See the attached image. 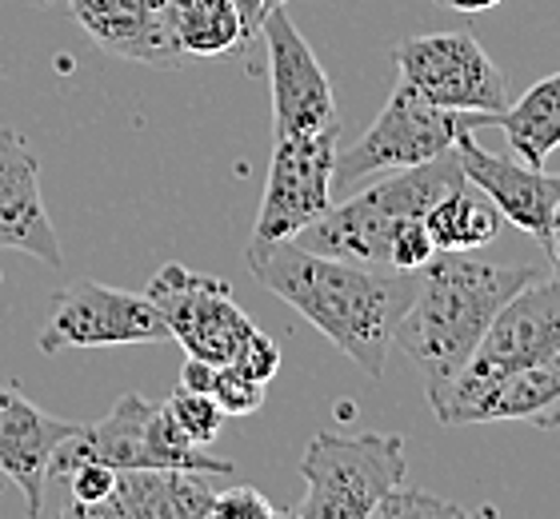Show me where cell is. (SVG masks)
Wrapping results in <instances>:
<instances>
[{
    "label": "cell",
    "mask_w": 560,
    "mask_h": 519,
    "mask_svg": "<svg viewBox=\"0 0 560 519\" xmlns=\"http://www.w3.org/2000/svg\"><path fill=\"white\" fill-rule=\"evenodd\" d=\"M245 260L260 288L301 311L357 368L385 376L397 320L417 292L412 272L349 264L337 256L308 252L296 240H253Z\"/></svg>",
    "instance_id": "obj_1"
},
{
    "label": "cell",
    "mask_w": 560,
    "mask_h": 519,
    "mask_svg": "<svg viewBox=\"0 0 560 519\" xmlns=\"http://www.w3.org/2000/svg\"><path fill=\"white\" fill-rule=\"evenodd\" d=\"M420 272L424 276L397 320L393 347L417 364L424 396L436 404L472 359L492 316L549 272L540 264H492L472 252H436Z\"/></svg>",
    "instance_id": "obj_2"
},
{
    "label": "cell",
    "mask_w": 560,
    "mask_h": 519,
    "mask_svg": "<svg viewBox=\"0 0 560 519\" xmlns=\"http://www.w3.org/2000/svg\"><path fill=\"white\" fill-rule=\"evenodd\" d=\"M465 185V173L456 164V152L448 149L444 156L429 164H412L400 168L381 185L364 188L352 200L328 204L313 224H304L292 240L308 248V252H325L337 260L364 268H388V248L409 220H424L444 192Z\"/></svg>",
    "instance_id": "obj_3"
},
{
    "label": "cell",
    "mask_w": 560,
    "mask_h": 519,
    "mask_svg": "<svg viewBox=\"0 0 560 519\" xmlns=\"http://www.w3.org/2000/svg\"><path fill=\"white\" fill-rule=\"evenodd\" d=\"M108 463V468H185L205 475H233V463L209 456L173 424L164 404H152L140 392H125L105 420L81 424L57 448L48 463V480H60L72 463Z\"/></svg>",
    "instance_id": "obj_4"
},
{
    "label": "cell",
    "mask_w": 560,
    "mask_h": 519,
    "mask_svg": "<svg viewBox=\"0 0 560 519\" xmlns=\"http://www.w3.org/2000/svg\"><path fill=\"white\" fill-rule=\"evenodd\" d=\"M552 356H560V284L545 276L521 288L492 316L489 332L477 344L472 359L448 384V392L429 408L444 427H460L468 424L472 404L492 384L504 380L509 371H521Z\"/></svg>",
    "instance_id": "obj_5"
},
{
    "label": "cell",
    "mask_w": 560,
    "mask_h": 519,
    "mask_svg": "<svg viewBox=\"0 0 560 519\" xmlns=\"http://www.w3.org/2000/svg\"><path fill=\"white\" fill-rule=\"evenodd\" d=\"M409 460L405 439L385 432H316L301 456V475L308 496L292 516L301 519H373L376 504L405 484Z\"/></svg>",
    "instance_id": "obj_6"
},
{
    "label": "cell",
    "mask_w": 560,
    "mask_h": 519,
    "mask_svg": "<svg viewBox=\"0 0 560 519\" xmlns=\"http://www.w3.org/2000/svg\"><path fill=\"white\" fill-rule=\"evenodd\" d=\"M465 128H492V116L477 113H448L429 104L417 89L400 81L373 120V128L364 132L352 149H337V168H332V192L361 185L369 176L381 173H400L412 164H429L436 156L453 149L456 137Z\"/></svg>",
    "instance_id": "obj_7"
},
{
    "label": "cell",
    "mask_w": 560,
    "mask_h": 519,
    "mask_svg": "<svg viewBox=\"0 0 560 519\" xmlns=\"http://www.w3.org/2000/svg\"><path fill=\"white\" fill-rule=\"evenodd\" d=\"M400 81L448 113L497 116L509 108V84L472 33H429L393 48Z\"/></svg>",
    "instance_id": "obj_8"
},
{
    "label": "cell",
    "mask_w": 560,
    "mask_h": 519,
    "mask_svg": "<svg viewBox=\"0 0 560 519\" xmlns=\"http://www.w3.org/2000/svg\"><path fill=\"white\" fill-rule=\"evenodd\" d=\"M144 296L161 308L176 344L209 364H233L257 332V323L248 320L224 280L192 272L185 264H164L149 280Z\"/></svg>",
    "instance_id": "obj_9"
},
{
    "label": "cell",
    "mask_w": 560,
    "mask_h": 519,
    "mask_svg": "<svg viewBox=\"0 0 560 519\" xmlns=\"http://www.w3.org/2000/svg\"><path fill=\"white\" fill-rule=\"evenodd\" d=\"M340 120L316 132L272 137V164L265 180L253 240H292L332 204V168H337Z\"/></svg>",
    "instance_id": "obj_10"
},
{
    "label": "cell",
    "mask_w": 560,
    "mask_h": 519,
    "mask_svg": "<svg viewBox=\"0 0 560 519\" xmlns=\"http://www.w3.org/2000/svg\"><path fill=\"white\" fill-rule=\"evenodd\" d=\"M173 340L161 308L144 292L108 288L96 280H77L60 292L36 347L45 356L69 347H113V344H161Z\"/></svg>",
    "instance_id": "obj_11"
},
{
    "label": "cell",
    "mask_w": 560,
    "mask_h": 519,
    "mask_svg": "<svg viewBox=\"0 0 560 519\" xmlns=\"http://www.w3.org/2000/svg\"><path fill=\"white\" fill-rule=\"evenodd\" d=\"M260 40L269 45L272 76V137H296L337 125V96L328 84L320 60L313 57L308 40L292 24L284 4L265 12Z\"/></svg>",
    "instance_id": "obj_12"
},
{
    "label": "cell",
    "mask_w": 560,
    "mask_h": 519,
    "mask_svg": "<svg viewBox=\"0 0 560 519\" xmlns=\"http://www.w3.org/2000/svg\"><path fill=\"white\" fill-rule=\"evenodd\" d=\"M453 152L465 180L492 200L501 220L516 224L528 236H537L540 244L552 240V232L560 224V176H549L545 168H533L525 161H509L501 152L480 149L477 128H465L456 137Z\"/></svg>",
    "instance_id": "obj_13"
},
{
    "label": "cell",
    "mask_w": 560,
    "mask_h": 519,
    "mask_svg": "<svg viewBox=\"0 0 560 519\" xmlns=\"http://www.w3.org/2000/svg\"><path fill=\"white\" fill-rule=\"evenodd\" d=\"M77 427V420L36 408L16 384H0V475L21 487L28 516L45 511L48 463Z\"/></svg>",
    "instance_id": "obj_14"
},
{
    "label": "cell",
    "mask_w": 560,
    "mask_h": 519,
    "mask_svg": "<svg viewBox=\"0 0 560 519\" xmlns=\"http://www.w3.org/2000/svg\"><path fill=\"white\" fill-rule=\"evenodd\" d=\"M0 248L48 268L65 264L60 236L40 197V164L12 128H0Z\"/></svg>",
    "instance_id": "obj_15"
},
{
    "label": "cell",
    "mask_w": 560,
    "mask_h": 519,
    "mask_svg": "<svg viewBox=\"0 0 560 519\" xmlns=\"http://www.w3.org/2000/svg\"><path fill=\"white\" fill-rule=\"evenodd\" d=\"M217 487L185 468H125L117 484L84 519H205Z\"/></svg>",
    "instance_id": "obj_16"
},
{
    "label": "cell",
    "mask_w": 560,
    "mask_h": 519,
    "mask_svg": "<svg viewBox=\"0 0 560 519\" xmlns=\"http://www.w3.org/2000/svg\"><path fill=\"white\" fill-rule=\"evenodd\" d=\"M72 16L113 57L140 64H176V48L164 0H69Z\"/></svg>",
    "instance_id": "obj_17"
},
{
    "label": "cell",
    "mask_w": 560,
    "mask_h": 519,
    "mask_svg": "<svg viewBox=\"0 0 560 519\" xmlns=\"http://www.w3.org/2000/svg\"><path fill=\"white\" fill-rule=\"evenodd\" d=\"M513 420L540 432L560 427V356L509 371L468 412V424H513Z\"/></svg>",
    "instance_id": "obj_18"
},
{
    "label": "cell",
    "mask_w": 560,
    "mask_h": 519,
    "mask_svg": "<svg viewBox=\"0 0 560 519\" xmlns=\"http://www.w3.org/2000/svg\"><path fill=\"white\" fill-rule=\"evenodd\" d=\"M492 125L501 128L516 161L545 168L552 149L560 144V72L537 81L525 96L492 116Z\"/></svg>",
    "instance_id": "obj_19"
},
{
    "label": "cell",
    "mask_w": 560,
    "mask_h": 519,
    "mask_svg": "<svg viewBox=\"0 0 560 519\" xmlns=\"http://www.w3.org/2000/svg\"><path fill=\"white\" fill-rule=\"evenodd\" d=\"M424 228L436 252H477L501 236V212L492 208V200H485V192L477 197L465 180L424 212Z\"/></svg>",
    "instance_id": "obj_20"
},
{
    "label": "cell",
    "mask_w": 560,
    "mask_h": 519,
    "mask_svg": "<svg viewBox=\"0 0 560 519\" xmlns=\"http://www.w3.org/2000/svg\"><path fill=\"white\" fill-rule=\"evenodd\" d=\"M164 12L185 57H221L248 45L245 21L233 0H164Z\"/></svg>",
    "instance_id": "obj_21"
},
{
    "label": "cell",
    "mask_w": 560,
    "mask_h": 519,
    "mask_svg": "<svg viewBox=\"0 0 560 519\" xmlns=\"http://www.w3.org/2000/svg\"><path fill=\"white\" fill-rule=\"evenodd\" d=\"M164 412L173 415V424L185 432L192 444H200V448H209L212 439L221 436V427L229 415L217 408V400L205 392H188V388H180V392H173L168 400H164Z\"/></svg>",
    "instance_id": "obj_22"
},
{
    "label": "cell",
    "mask_w": 560,
    "mask_h": 519,
    "mask_svg": "<svg viewBox=\"0 0 560 519\" xmlns=\"http://www.w3.org/2000/svg\"><path fill=\"white\" fill-rule=\"evenodd\" d=\"M205 396H212L224 415H253L265 404V384L248 380V376H241V371L229 368V364H212Z\"/></svg>",
    "instance_id": "obj_23"
},
{
    "label": "cell",
    "mask_w": 560,
    "mask_h": 519,
    "mask_svg": "<svg viewBox=\"0 0 560 519\" xmlns=\"http://www.w3.org/2000/svg\"><path fill=\"white\" fill-rule=\"evenodd\" d=\"M412 516H424V519H465L468 511L460 504H448V499L432 496V492H420V487H393L381 504H376L373 519H412Z\"/></svg>",
    "instance_id": "obj_24"
},
{
    "label": "cell",
    "mask_w": 560,
    "mask_h": 519,
    "mask_svg": "<svg viewBox=\"0 0 560 519\" xmlns=\"http://www.w3.org/2000/svg\"><path fill=\"white\" fill-rule=\"evenodd\" d=\"M432 256H436V248H432V236H429V228H424V220H409V224L393 236L388 268H393V272H420Z\"/></svg>",
    "instance_id": "obj_25"
},
{
    "label": "cell",
    "mask_w": 560,
    "mask_h": 519,
    "mask_svg": "<svg viewBox=\"0 0 560 519\" xmlns=\"http://www.w3.org/2000/svg\"><path fill=\"white\" fill-rule=\"evenodd\" d=\"M212 516L221 519H272V516H284L277 504H269V496H260L253 484H241V487H229V492H217L212 499Z\"/></svg>",
    "instance_id": "obj_26"
},
{
    "label": "cell",
    "mask_w": 560,
    "mask_h": 519,
    "mask_svg": "<svg viewBox=\"0 0 560 519\" xmlns=\"http://www.w3.org/2000/svg\"><path fill=\"white\" fill-rule=\"evenodd\" d=\"M229 368H236L241 376H248V380H257V384H265V388H269V380L277 376V368H280V347L257 328V332H253V340L241 347V356H236Z\"/></svg>",
    "instance_id": "obj_27"
},
{
    "label": "cell",
    "mask_w": 560,
    "mask_h": 519,
    "mask_svg": "<svg viewBox=\"0 0 560 519\" xmlns=\"http://www.w3.org/2000/svg\"><path fill=\"white\" fill-rule=\"evenodd\" d=\"M233 9L241 12V21H245L248 40H257V36H260V24H265V12H269V4H265V0H233Z\"/></svg>",
    "instance_id": "obj_28"
},
{
    "label": "cell",
    "mask_w": 560,
    "mask_h": 519,
    "mask_svg": "<svg viewBox=\"0 0 560 519\" xmlns=\"http://www.w3.org/2000/svg\"><path fill=\"white\" fill-rule=\"evenodd\" d=\"M441 4L453 12H485V9H492V4H501V0H441Z\"/></svg>",
    "instance_id": "obj_29"
},
{
    "label": "cell",
    "mask_w": 560,
    "mask_h": 519,
    "mask_svg": "<svg viewBox=\"0 0 560 519\" xmlns=\"http://www.w3.org/2000/svg\"><path fill=\"white\" fill-rule=\"evenodd\" d=\"M545 248H549V260H552V280H557L560 284V224H557V232H552V240L545 244Z\"/></svg>",
    "instance_id": "obj_30"
},
{
    "label": "cell",
    "mask_w": 560,
    "mask_h": 519,
    "mask_svg": "<svg viewBox=\"0 0 560 519\" xmlns=\"http://www.w3.org/2000/svg\"><path fill=\"white\" fill-rule=\"evenodd\" d=\"M265 4H269V9H277V4H289V0H265Z\"/></svg>",
    "instance_id": "obj_31"
},
{
    "label": "cell",
    "mask_w": 560,
    "mask_h": 519,
    "mask_svg": "<svg viewBox=\"0 0 560 519\" xmlns=\"http://www.w3.org/2000/svg\"><path fill=\"white\" fill-rule=\"evenodd\" d=\"M33 4H48V0H33Z\"/></svg>",
    "instance_id": "obj_32"
}]
</instances>
